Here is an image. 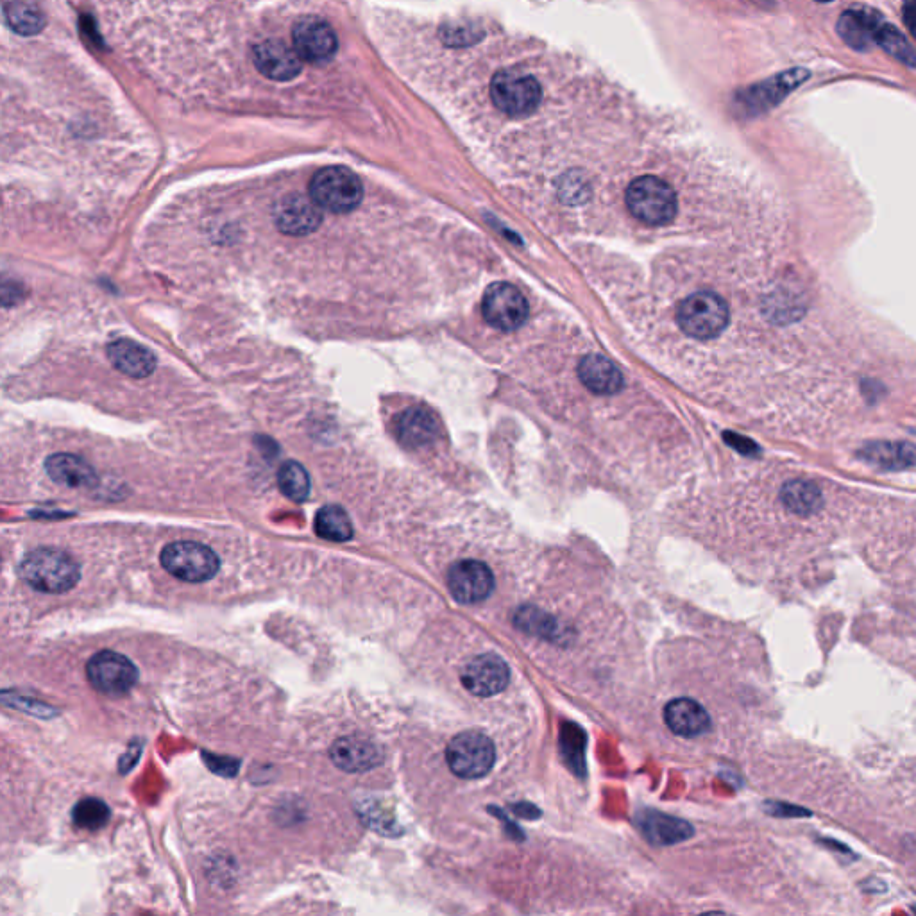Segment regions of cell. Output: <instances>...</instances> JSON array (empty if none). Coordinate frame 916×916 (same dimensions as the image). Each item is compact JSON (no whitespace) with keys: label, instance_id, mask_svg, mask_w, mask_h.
Instances as JSON below:
<instances>
[{"label":"cell","instance_id":"27","mask_svg":"<svg viewBox=\"0 0 916 916\" xmlns=\"http://www.w3.org/2000/svg\"><path fill=\"white\" fill-rule=\"evenodd\" d=\"M874 40L893 58L904 61L909 68H915V51L911 43L906 40V36L900 33L897 27L883 22L881 27L875 31Z\"/></svg>","mask_w":916,"mask_h":916},{"label":"cell","instance_id":"30","mask_svg":"<svg viewBox=\"0 0 916 916\" xmlns=\"http://www.w3.org/2000/svg\"><path fill=\"white\" fill-rule=\"evenodd\" d=\"M27 287L9 274H0V308H15L27 299Z\"/></svg>","mask_w":916,"mask_h":916},{"label":"cell","instance_id":"26","mask_svg":"<svg viewBox=\"0 0 916 916\" xmlns=\"http://www.w3.org/2000/svg\"><path fill=\"white\" fill-rule=\"evenodd\" d=\"M110 807L99 798H83L72 809V820L79 829L86 831H99L106 823L110 822Z\"/></svg>","mask_w":916,"mask_h":916},{"label":"cell","instance_id":"28","mask_svg":"<svg viewBox=\"0 0 916 916\" xmlns=\"http://www.w3.org/2000/svg\"><path fill=\"white\" fill-rule=\"evenodd\" d=\"M784 503L798 516H809L820 507V492L809 482H793L784 491Z\"/></svg>","mask_w":916,"mask_h":916},{"label":"cell","instance_id":"11","mask_svg":"<svg viewBox=\"0 0 916 916\" xmlns=\"http://www.w3.org/2000/svg\"><path fill=\"white\" fill-rule=\"evenodd\" d=\"M448 586L457 602L473 605L491 596L494 575L489 566L480 560H458L448 573Z\"/></svg>","mask_w":916,"mask_h":916},{"label":"cell","instance_id":"21","mask_svg":"<svg viewBox=\"0 0 916 916\" xmlns=\"http://www.w3.org/2000/svg\"><path fill=\"white\" fill-rule=\"evenodd\" d=\"M45 469L54 482L70 489H86L97 482L94 467L72 453H56L47 458Z\"/></svg>","mask_w":916,"mask_h":916},{"label":"cell","instance_id":"20","mask_svg":"<svg viewBox=\"0 0 916 916\" xmlns=\"http://www.w3.org/2000/svg\"><path fill=\"white\" fill-rule=\"evenodd\" d=\"M578 374H580L582 383L594 394L611 396L623 389V376H621L620 369L612 364L609 358L602 357V355L589 353L587 357L582 358Z\"/></svg>","mask_w":916,"mask_h":916},{"label":"cell","instance_id":"14","mask_svg":"<svg viewBox=\"0 0 916 916\" xmlns=\"http://www.w3.org/2000/svg\"><path fill=\"white\" fill-rule=\"evenodd\" d=\"M330 757L333 764L344 772L364 773L382 763L383 752L371 739L346 736L331 745Z\"/></svg>","mask_w":916,"mask_h":916},{"label":"cell","instance_id":"12","mask_svg":"<svg viewBox=\"0 0 916 916\" xmlns=\"http://www.w3.org/2000/svg\"><path fill=\"white\" fill-rule=\"evenodd\" d=\"M460 679L471 695L485 698L498 695L509 686L510 670L507 662L498 655H478L467 662Z\"/></svg>","mask_w":916,"mask_h":916},{"label":"cell","instance_id":"31","mask_svg":"<svg viewBox=\"0 0 916 916\" xmlns=\"http://www.w3.org/2000/svg\"><path fill=\"white\" fill-rule=\"evenodd\" d=\"M915 0H906V8H904V15H906V24H908L909 31H913V15H915Z\"/></svg>","mask_w":916,"mask_h":916},{"label":"cell","instance_id":"5","mask_svg":"<svg viewBox=\"0 0 916 916\" xmlns=\"http://www.w3.org/2000/svg\"><path fill=\"white\" fill-rule=\"evenodd\" d=\"M310 197L319 208L331 213H349L362 203L364 187L353 170L346 167L321 169L310 183Z\"/></svg>","mask_w":916,"mask_h":916},{"label":"cell","instance_id":"18","mask_svg":"<svg viewBox=\"0 0 916 916\" xmlns=\"http://www.w3.org/2000/svg\"><path fill=\"white\" fill-rule=\"evenodd\" d=\"M111 365L131 378H147L156 369V357L135 340H113L108 346Z\"/></svg>","mask_w":916,"mask_h":916},{"label":"cell","instance_id":"8","mask_svg":"<svg viewBox=\"0 0 916 916\" xmlns=\"http://www.w3.org/2000/svg\"><path fill=\"white\" fill-rule=\"evenodd\" d=\"M482 314L492 328L516 331L526 323L530 308L521 290L505 281L492 283L482 299Z\"/></svg>","mask_w":916,"mask_h":916},{"label":"cell","instance_id":"15","mask_svg":"<svg viewBox=\"0 0 916 916\" xmlns=\"http://www.w3.org/2000/svg\"><path fill=\"white\" fill-rule=\"evenodd\" d=\"M253 61L260 74L272 81H290L301 72L296 51L280 40H265L255 45Z\"/></svg>","mask_w":916,"mask_h":916},{"label":"cell","instance_id":"9","mask_svg":"<svg viewBox=\"0 0 916 916\" xmlns=\"http://www.w3.org/2000/svg\"><path fill=\"white\" fill-rule=\"evenodd\" d=\"M90 684L102 695L124 696L138 682V670L126 655L102 650L86 664Z\"/></svg>","mask_w":916,"mask_h":916},{"label":"cell","instance_id":"29","mask_svg":"<svg viewBox=\"0 0 916 916\" xmlns=\"http://www.w3.org/2000/svg\"><path fill=\"white\" fill-rule=\"evenodd\" d=\"M516 625L532 636L544 637V639H555L559 636L557 621L535 607L519 609L516 614Z\"/></svg>","mask_w":916,"mask_h":916},{"label":"cell","instance_id":"32","mask_svg":"<svg viewBox=\"0 0 916 916\" xmlns=\"http://www.w3.org/2000/svg\"><path fill=\"white\" fill-rule=\"evenodd\" d=\"M820 2H829V0H820Z\"/></svg>","mask_w":916,"mask_h":916},{"label":"cell","instance_id":"1","mask_svg":"<svg viewBox=\"0 0 916 916\" xmlns=\"http://www.w3.org/2000/svg\"><path fill=\"white\" fill-rule=\"evenodd\" d=\"M628 212L646 226H664L675 221L679 213V196L670 181L645 174L628 183L625 190Z\"/></svg>","mask_w":916,"mask_h":916},{"label":"cell","instance_id":"7","mask_svg":"<svg viewBox=\"0 0 916 916\" xmlns=\"http://www.w3.org/2000/svg\"><path fill=\"white\" fill-rule=\"evenodd\" d=\"M162 566L172 577L190 584H199L215 577L221 562L217 553L204 544L178 541L163 548Z\"/></svg>","mask_w":916,"mask_h":916},{"label":"cell","instance_id":"16","mask_svg":"<svg viewBox=\"0 0 916 916\" xmlns=\"http://www.w3.org/2000/svg\"><path fill=\"white\" fill-rule=\"evenodd\" d=\"M664 723L675 736L695 739L711 729V716L693 698H675L664 707Z\"/></svg>","mask_w":916,"mask_h":916},{"label":"cell","instance_id":"13","mask_svg":"<svg viewBox=\"0 0 916 916\" xmlns=\"http://www.w3.org/2000/svg\"><path fill=\"white\" fill-rule=\"evenodd\" d=\"M274 221L281 233L303 237L321 226L323 215L314 199L305 194H289L274 208Z\"/></svg>","mask_w":916,"mask_h":916},{"label":"cell","instance_id":"19","mask_svg":"<svg viewBox=\"0 0 916 916\" xmlns=\"http://www.w3.org/2000/svg\"><path fill=\"white\" fill-rule=\"evenodd\" d=\"M883 24V17L874 9L854 8L843 13L838 22V33L856 51H868L874 43L875 31Z\"/></svg>","mask_w":916,"mask_h":916},{"label":"cell","instance_id":"24","mask_svg":"<svg viewBox=\"0 0 916 916\" xmlns=\"http://www.w3.org/2000/svg\"><path fill=\"white\" fill-rule=\"evenodd\" d=\"M315 532L333 543H346L353 537V525L346 510L337 505H328L317 512Z\"/></svg>","mask_w":916,"mask_h":916},{"label":"cell","instance_id":"2","mask_svg":"<svg viewBox=\"0 0 916 916\" xmlns=\"http://www.w3.org/2000/svg\"><path fill=\"white\" fill-rule=\"evenodd\" d=\"M20 575L34 591L68 593L81 578V568L68 553L56 548H36L20 564Z\"/></svg>","mask_w":916,"mask_h":916},{"label":"cell","instance_id":"4","mask_svg":"<svg viewBox=\"0 0 916 916\" xmlns=\"http://www.w3.org/2000/svg\"><path fill=\"white\" fill-rule=\"evenodd\" d=\"M494 106L510 117L532 115L543 101V86L528 72L500 70L491 81Z\"/></svg>","mask_w":916,"mask_h":916},{"label":"cell","instance_id":"10","mask_svg":"<svg viewBox=\"0 0 916 916\" xmlns=\"http://www.w3.org/2000/svg\"><path fill=\"white\" fill-rule=\"evenodd\" d=\"M292 42V49L296 51L299 60L314 65L330 61L339 47L337 34L331 29L330 24L314 17L303 18L297 22L292 31Z\"/></svg>","mask_w":916,"mask_h":916},{"label":"cell","instance_id":"25","mask_svg":"<svg viewBox=\"0 0 916 916\" xmlns=\"http://www.w3.org/2000/svg\"><path fill=\"white\" fill-rule=\"evenodd\" d=\"M278 485L289 500L305 501L310 496V476L299 462H285L278 471Z\"/></svg>","mask_w":916,"mask_h":916},{"label":"cell","instance_id":"22","mask_svg":"<svg viewBox=\"0 0 916 916\" xmlns=\"http://www.w3.org/2000/svg\"><path fill=\"white\" fill-rule=\"evenodd\" d=\"M639 822L645 831L646 838L659 845H673L691 836V827L686 822L673 818V816L655 813V811H645V815L639 818Z\"/></svg>","mask_w":916,"mask_h":916},{"label":"cell","instance_id":"3","mask_svg":"<svg viewBox=\"0 0 916 916\" xmlns=\"http://www.w3.org/2000/svg\"><path fill=\"white\" fill-rule=\"evenodd\" d=\"M730 312L727 303L718 294L704 290L695 292L680 303L677 323L687 337L714 339L729 326Z\"/></svg>","mask_w":916,"mask_h":916},{"label":"cell","instance_id":"23","mask_svg":"<svg viewBox=\"0 0 916 916\" xmlns=\"http://www.w3.org/2000/svg\"><path fill=\"white\" fill-rule=\"evenodd\" d=\"M4 15L9 27L24 36L42 33L45 27V15L34 0H8L4 4Z\"/></svg>","mask_w":916,"mask_h":916},{"label":"cell","instance_id":"6","mask_svg":"<svg viewBox=\"0 0 916 916\" xmlns=\"http://www.w3.org/2000/svg\"><path fill=\"white\" fill-rule=\"evenodd\" d=\"M451 772L460 779H480L491 772L496 761V748L482 732L466 730L451 739L446 748Z\"/></svg>","mask_w":916,"mask_h":916},{"label":"cell","instance_id":"17","mask_svg":"<svg viewBox=\"0 0 916 916\" xmlns=\"http://www.w3.org/2000/svg\"><path fill=\"white\" fill-rule=\"evenodd\" d=\"M439 423L432 410L425 407L407 408L396 419V435L399 442L412 450L425 448L437 439Z\"/></svg>","mask_w":916,"mask_h":916}]
</instances>
